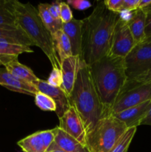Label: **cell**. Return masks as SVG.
Wrapping results in <instances>:
<instances>
[{
	"label": "cell",
	"mask_w": 151,
	"mask_h": 152,
	"mask_svg": "<svg viewBox=\"0 0 151 152\" xmlns=\"http://www.w3.org/2000/svg\"><path fill=\"white\" fill-rule=\"evenodd\" d=\"M36 86L38 91L49 96L54 101L56 105V110L55 112L58 118L60 119L70 107L68 95L61 88V87H53L45 80H38Z\"/></svg>",
	"instance_id": "8fae6325"
},
{
	"label": "cell",
	"mask_w": 151,
	"mask_h": 152,
	"mask_svg": "<svg viewBox=\"0 0 151 152\" xmlns=\"http://www.w3.org/2000/svg\"><path fill=\"white\" fill-rule=\"evenodd\" d=\"M38 11L43 24L50 31V34H53L56 31L62 30L63 23L62 22H58L53 19L49 12L47 4H43V3L38 4Z\"/></svg>",
	"instance_id": "603a6c76"
},
{
	"label": "cell",
	"mask_w": 151,
	"mask_h": 152,
	"mask_svg": "<svg viewBox=\"0 0 151 152\" xmlns=\"http://www.w3.org/2000/svg\"><path fill=\"white\" fill-rule=\"evenodd\" d=\"M150 100L143 102L136 106L127 108L124 111L113 114L118 120L124 123L127 129L137 128L140 126L142 120L146 115Z\"/></svg>",
	"instance_id": "9a60e30c"
},
{
	"label": "cell",
	"mask_w": 151,
	"mask_h": 152,
	"mask_svg": "<svg viewBox=\"0 0 151 152\" xmlns=\"http://www.w3.org/2000/svg\"><path fill=\"white\" fill-rule=\"evenodd\" d=\"M81 58L78 56H71L64 59L61 63L62 74V84L61 88L69 97L74 86L78 68L80 67Z\"/></svg>",
	"instance_id": "7c38bea8"
},
{
	"label": "cell",
	"mask_w": 151,
	"mask_h": 152,
	"mask_svg": "<svg viewBox=\"0 0 151 152\" xmlns=\"http://www.w3.org/2000/svg\"><path fill=\"white\" fill-rule=\"evenodd\" d=\"M146 25H145V37L146 39L151 38V13H146Z\"/></svg>",
	"instance_id": "1f68e13d"
},
{
	"label": "cell",
	"mask_w": 151,
	"mask_h": 152,
	"mask_svg": "<svg viewBox=\"0 0 151 152\" xmlns=\"http://www.w3.org/2000/svg\"><path fill=\"white\" fill-rule=\"evenodd\" d=\"M142 10H143L145 13H151V2L146 7H144V9H142Z\"/></svg>",
	"instance_id": "e575fe53"
},
{
	"label": "cell",
	"mask_w": 151,
	"mask_h": 152,
	"mask_svg": "<svg viewBox=\"0 0 151 152\" xmlns=\"http://www.w3.org/2000/svg\"><path fill=\"white\" fill-rule=\"evenodd\" d=\"M47 152H65V151H62V150L60 149H54V150H51V151H48Z\"/></svg>",
	"instance_id": "d590c367"
},
{
	"label": "cell",
	"mask_w": 151,
	"mask_h": 152,
	"mask_svg": "<svg viewBox=\"0 0 151 152\" xmlns=\"http://www.w3.org/2000/svg\"><path fill=\"white\" fill-rule=\"evenodd\" d=\"M147 40H150V41H151V38H150V39H147Z\"/></svg>",
	"instance_id": "8d00e7d4"
},
{
	"label": "cell",
	"mask_w": 151,
	"mask_h": 152,
	"mask_svg": "<svg viewBox=\"0 0 151 152\" xmlns=\"http://www.w3.org/2000/svg\"><path fill=\"white\" fill-rule=\"evenodd\" d=\"M136 43L128 26V22L119 16L113 34L110 55L124 58L135 47Z\"/></svg>",
	"instance_id": "ba28073f"
},
{
	"label": "cell",
	"mask_w": 151,
	"mask_h": 152,
	"mask_svg": "<svg viewBox=\"0 0 151 152\" xmlns=\"http://www.w3.org/2000/svg\"><path fill=\"white\" fill-rule=\"evenodd\" d=\"M0 42H7L10 43L23 45L26 46L35 45L30 39L20 28L5 29L0 28Z\"/></svg>",
	"instance_id": "7402d4cb"
},
{
	"label": "cell",
	"mask_w": 151,
	"mask_h": 152,
	"mask_svg": "<svg viewBox=\"0 0 151 152\" xmlns=\"http://www.w3.org/2000/svg\"><path fill=\"white\" fill-rule=\"evenodd\" d=\"M104 2L107 8L110 11L118 14L122 12L123 0H105Z\"/></svg>",
	"instance_id": "83f0119b"
},
{
	"label": "cell",
	"mask_w": 151,
	"mask_h": 152,
	"mask_svg": "<svg viewBox=\"0 0 151 152\" xmlns=\"http://www.w3.org/2000/svg\"><path fill=\"white\" fill-rule=\"evenodd\" d=\"M47 82L53 87H61L62 84V74L61 69L53 68Z\"/></svg>",
	"instance_id": "484cf974"
},
{
	"label": "cell",
	"mask_w": 151,
	"mask_h": 152,
	"mask_svg": "<svg viewBox=\"0 0 151 152\" xmlns=\"http://www.w3.org/2000/svg\"><path fill=\"white\" fill-rule=\"evenodd\" d=\"M139 1L140 0H123L122 11L133 12L138 10Z\"/></svg>",
	"instance_id": "4dcf8cb0"
},
{
	"label": "cell",
	"mask_w": 151,
	"mask_h": 152,
	"mask_svg": "<svg viewBox=\"0 0 151 152\" xmlns=\"http://www.w3.org/2000/svg\"><path fill=\"white\" fill-rule=\"evenodd\" d=\"M59 129L87 146V132L81 117L74 107L69 109L59 119Z\"/></svg>",
	"instance_id": "9c48e42d"
},
{
	"label": "cell",
	"mask_w": 151,
	"mask_h": 152,
	"mask_svg": "<svg viewBox=\"0 0 151 152\" xmlns=\"http://www.w3.org/2000/svg\"><path fill=\"white\" fill-rule=\"evenodd\" d=\"M56 127L51 130L37 132L17 142L24 152H47L54 142Z\"/></svg>",
	"instance_id": "30bf717a"
},
{
	"label": "cell",
	"mask_w": 151,
	"mask_h": 152,
	"mask_svg": "<svg viewBox=\"0 0 151 152\" xmlns=\"http://www.w3.org/2000/svg\"><path fill=\"white\" fill-rule=\"evenodd\" d=\"M70 7H73L78 10H84L86 9L90 8L92 6V4L89 1L86 0H68L67 1Z\"/></svg>",
	"instance_id": "f1b7e54d"
},
{
	"label": "cell",
	"mask_w": 151,
	"mask_h": 152,
	"mask_svg": "<svg viewBox=\"0 0 151 152\" xmlns=\"http://www.w3.org/2000/svg\"><path fill=\"white\" fill-rule=\"evenodd\" d=\"M127 129L113 114H106L87 134V148L90 152H110Z\"/></svg>",
	"instance_id": "5b68a950"
},
{
	"label": "cell",
	"mask_w": 151,
	"mask_h": 152,
	"mask_svg": "<svg viewBox=\"0 0 151 152\" xmlns=\"http://www.w3.org/2000/svg\"><path fill=\"white\" fill-rule=\"evenodd\" d=\"M47 7H48L49 12L53 19L58 22H62L60 19L61 1H56L51 4H47Z\"/></svg>",
	"instance_id": "f546056e"
},
{
	"label": "cell",
	"mask_w": 151,
	"mask_h": 152,
	"mask_svg": "<svg viewBox=\"0 0 151 152\" xmlns=\"http://www.w3.org/2000/svg\"><path fill=\"white\" fill-rule=\"evenodd\" d=\"M54 149H60L65 152H90L87 146L80 143L73 137L59 129L58 126H56L54 142L47 151Z\"/></svg>",
	"instance_id": "5bb4252c"
},
{
	"label": "cell",
	"mask_w": 151,
	"mask_h": 152,
	"mask_svg": "<svg viewBox=\"0 0 151 152\" xmlns=\"http://www.w3.org/2000/svg\"><path fill=\"white\" fill-rule=\"evenodd\" d=\"M0 28L17 29L14 0H0Z\"/></svg>",
	"instance_id": "ffe728a7"
},
{
	"label": "cell",
	"mask_w": 151,
	"mask_h": 152,
	"mask_svg": "<svg viewBox=\"0 0 151 152\" xmlns=\"http://www.w3.org/2000/svg\"><path fill=\"white\" fill-rule=\"evenodd\" d=\"M118 18V13L108 10L104 1H98L93 12L82 19L80 58L87 65L109 55L114 28Z\"/></svg>",
	"instance_id": "6da1fadb"
},
{
	"label": "cell",
	"mask_w": 151,
	"mask_h": 152,
	"mask_svg": "<svg viewBox=\"0 0 151 152\" xmlns=\"http://www.w3.org/2000/svg\"><path fill=\"white\" fill-rule=\"evenodd\" d=\"M51 35L55 50L62 63L64 59L73 56L70 42L62 29L56 31Z\"/></svg>",
	"instance_id": "44dd1931"
},
{
	"label": "cell",
	"mask_w": 151,
	"mask_h": 152,
	"mask_svg": "<svg viewBox=\"0 0 151 152\" xmlns=\"http://www.w3.org/2000/svg\"><path fill=\"white\" fill-rule=\"evenodd\" d=\"M35 103L40 109L47 111H56V105L54 101L49 96L38 91L34 96Z\"/></svg>",
	"instance_id": "d4e9b609"
},
{
	"label": "cell",
	"mask_w": 151,
	"mask_h": 152,
	"mask_svg": "<svg viewBox=\"0 0 151 152\" xmlns=\"http://www.w3.org/2000/svg\"><path fill=\"white\" fill-rule=\"evenodd\" d=\"M69 101L70 106L74 107L81 117L87 134L106 115L93 84L90 67L81 59Z\"/></svg>",
	"instance_id": "3957f363"
},
{
	"label": "cell",
	"mask_w": 151,
	"mask_h": 152,
	"mask_svg": "<svg viewBox=\"0 0 151 152\" xmlns=\"http://www.w3.org/2000/svg\"><path fill=\"white\" fill-rule=\"evenodd\" d=\"M30 47L23 45L10 43L7 42H0V63L5 66L7 64L24 53H33Z\"/></svg>",
	"instance_id": "e0dca14e"
},
{
	"label": "cell",
	"mask_w": 151,
	"mask_h": 152,
	"mask_svg": "<svg viewBox=\"0 0 151 152\" xmlns=\"http://www.w3.org/2000/svg\"><path fill=\"white\" fill-rule=\"evenodd\" d=\"M151 100L150 83H127L115 99L111 112L113 114Z\"/></svg>",
	"instance_id": "52a82bcc"
},
{
	"label": "cell",
	"mask_w": 151,
	"mask_h": 152,
	"mask_svg": "<svg viewBox=\"0 0 151 152\" xmlns=\"http://www.w3.org/2000/svg\"><path fill=\"white\" fill-rule=\"evenodd\" d=\"M0 85L8 90L19 92L30 96H35L38 92L34 85L16 78L10 74L5 68L0 69Z\"/></svg>",
	"instance_id": "4fadbf2b"
},
{
	"label": "cell",
	"mask_w": 151,
	"mask_h": 152,
	"mask_svg": "<svg viewBox=\"0 0 151 152\" xmlns=\"http://www.w3.org/2000/svg\"><path fill=\"white\" fill-rule=\"evenodd\" d=\"M0 65H1V63H0Z\"/></svg>",
	"instance_id": "74e56055"
},
{
	"label": "cell",
	"mask_w": 151,
	"mask_h": 152,
	"mask_svg": "<svg viewBox=\"0 0 151 152\" xmlns=\"http://www.w3.org/2000/svg\"><path fill=\"white\" fill-rule=\"evenodd\" d=\"M82 25V19H73L68 23L62 24V31L68 36L70 42L73 56H81Z\"/></svg>",
	"instance_id": "2e32d148"
},
{
	"label": "cell",
	"mask_w": 151,
	"mask_h": 152,
	"mask_svg": "<svg viewBox=\"0 0 151 152\" xmlns=\"http://www.w3.org/2000/svg\"><path fill=\"white\" fill-rule=\"evenodd\" d=\"M131 83H151V70H150L147 73H146L144 75L141 76L139 78L136 79L135 81L131 82Z\"/></svg>",
	"instance_id": "d6a6232c"
},
{
	"label": "cell",
	"mask_w": 151,
	"mask_h": 152,
	"mask_svg": "<svg viewBox=\"0 0 151 152\" xmlns=\"http://www.w3.org/2000/svg\"><path fill=\"white\" fill-rule=\"evenodd\" d=\"M127 83L135 81L151 70V41L138 43L124 58Z\"/></svg>",
	"instance_id": "8992f818"
},
{
	"label": "cell",
	"mask_w": 151,
	"mask_h": 152,
	"mask_svg": "<svg viewBox=\"0 0 151 152\" xmlns=\"http://www.w3.org/2000/svg\"><path fill=\"white\" fill-rule=\"evenodd\" d=\"M141 125H147V126H151V100L148 106L147 111L146 115L142 120Z\"/></svg>",
	"instance_id": "836d02e7"
},
{
	"label": "cell",
	"mask_w": 151,
	"mask_h": 152,
	"mask_svg": "<svg viewBox=\"0 0 151 152\" xmlns=\"http://www.w3.org/2000/svg\"><path fill=\"white\" fill-rule=\"evenodd\" d=\"M16 25L24 31L35 46L39 48L47 56L53 68L61 69V62L55 50L53 38L40 18L38 11L30 3L14 0Z\"/></svg>",
	"instance_id": "277c9868"
},
{
	"label": "cell",
	"mask_w": 151,
	"mask_h": 152,
	"mask_svg": "<svg viewBox=\"0 0 151 152\" xmlns=\"http://www.w3.org/2000/svg\"><path fill=\"white\" fill-rule=\"evenodd\" d=\"M60 19L62 23H68L73 19L72 10L70 5L67 2L61 1Z\"/></svg>",
	"instance_id": "4316f807"
},
{
	"label": "cell",
	"mask_w": 151,
	"mask_h": 152,
	"mask_svg": "<svg viewBox=\"0 0 151 152\" xmlns=\"http://www.w3.org/2000/svg\"><path fill=\"white\" fill-rule=\"evenodd\" d=\"M146 16V13L143 10L138 9L133 12V16L128 21L129 28L136 44L146 40V37H145Z\"/></svg>",
	"instance_id": "ac0fdd59"
},
{
	"label": "cell",
	"mask_w": 151,
	"mask_h": 152,
	"mask_svg": "<svg viewBox=\"0 0 151 152\" xmlns=\"http://www.w3.org/2000/svg\"><path fill=\"white\" fill-rule=\"evenodd\" d=\"M136 127L127 129L110 152H127L136 132Z\"/></svg>",
	"instance_id": "cb8c5ba5"
},
{
	"label": "cell",
	"mask_w": 151,
	"mask_h": 152,
	"mask_svg": "<svg viewBox=\"0 0 151 152\" xmlns=\"http://www.w3.org/2000/svg\"><path fill=\"white\" fill-rule=\"evenodd\" d=\"M89 67L105 114H112L113 105L127 83L124 58L109 54L94 62Z\"/></svg>",
	"instance_id": "7a4b0ae2"
},
{
	"label": "cell",
	"mask_w": 151,
	"mask_h": 152,
	"mask_svg": "<svg viewBox=\"0 0 151 152\" xmlns=\"http://www.w3.org/2000/svg\"><path fill=\"white\" fill-rule=\"evenodd\" d=\"M4 68L16 78L22 80L23 81L28 82L31 84L36 86L39 79L35 75L33 71L26 65L20 63L18 61V59H14L9 62L4 66Z\"/></svg>",
	"instance_id": "d6986e66"
}]
</instances>
